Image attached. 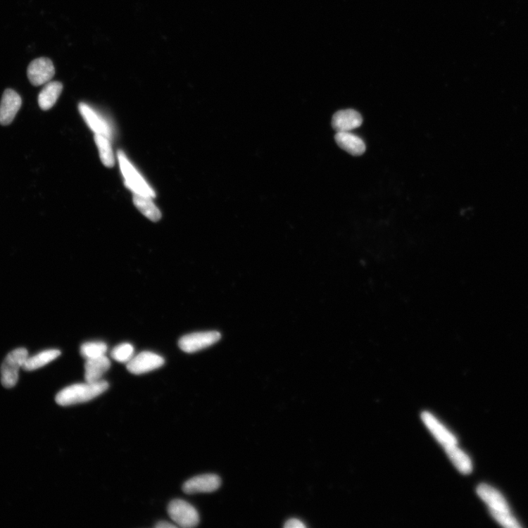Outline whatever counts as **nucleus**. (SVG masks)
<instances>
[{
  "instance_id": "21",
  "label": "nucleus",
  "mask_w": 528,
  "mask_h": 528,
  "mask_svg": "<svg viewBox=\"0 0 528 528\" xmlns=\"http://www.w3.org/2000/svg\"><path fill=\"white\" fill-rule=\"evenodd\" d=\"M107 351L108 346L103 342H87L80 348L81 355L86 360L103 356Z\"/></svg>"
},
{
  "instance_id": "8",
  "label": "nucleus",
  "mask_w": 528,
  "mask_h": 528,
  "mask_svg": "<svg viewBox=\"0 0 528 528\" xmlns=\"http://www.w3.org/2000/svg\"><path fill=\"white\" fill-rule=\"evenodd\" d=\"M422 420L433 434L437 442L445 449L457 446V439L433 415L425 412L421 415Z\"/></svg>"
},
{
  "instance_id": "15",
  "label": "nucleus",
  "mask_w": 528,
  "mask_h": 528,
  "mask_svg": "<svg viewBox=\"0 0 528 528\" xmlns=\"http://www.w3.org/2000/svg\"><path fill=\"white\" fill-rule=\"evenodd\" d=\"M334 139L341 149L351 155L360 156L365 151L364 141L351 132H337Z\"/></svg>"
},
{
  "instance_id": "11",
  "label": "nucleus",
  "mask_w": 528,
  "mask_h": 528,
  "mask_svg": "<svg viewBox=\"0 0 528 528\" xmlns=\"http://www.w3.org/2000/svg\"><path fill=\"white\" fill-rule=\"evenodd\" d=\"M79 111L88 127L97 134L103 135L111 139L112 130L107 121L98 114L89 105L81 102Z\"/></svg>"
},
{
  "instance_id": "23",
  "label": "nucleus",
  "mask_w": 528,
  "mask_h": 528,
  "mask_svg": "<svg viewBox=\"0 0 528 528\" xmlns=\"http://www.w3.org/2000/svg\"><path fill=\"white\" fill-rule=\"evenodd\" d=\"M489 513L492 517L503 527L508 528H519L521 527L510 513L495 512V510H489Z\"/></svg>"
},
{
  "instance_id": "2",
  "label": "nucleus",
  "mask_w": 528,
  "mask_h": 528,
  "mask_svg": "<svg viewBox=\"0 0 528 528\" xmlns=\"http://www.w3.org/2000/svg\"><path fill=\"white\" fill-rule=\"evenodd\" d=\"M118 158L126 187L132 191L134 194H139V195L154 199L156 197V192L143 178V176L132 165L125 152L118 151Z\"/></svg>"
},
{
  "instance_id": "9",
  "label": "nucleus",
  "mask_w": 528,
  "mask_h": 528,
  "mask_svg": "<svg viewBox=\"0 0 528 528\" xmlns=\"http://www.w3.org/2000/svg\"><path fill=\"white\" fill-rule=\"evenodd\" d=\"M21 96L12 89H6L0 102V125L8 126L21 108Z\"/></svg>"
},
{
  "instance_id": "18",
  "label": "nucleus",
  "mask_w": 528,
  "mask_h": 528,
  "mask_svg": "<svg viewBox=\"0 0 528 528\" xmlns=\"http://www.w3.org/2000/svg\"><path fill=\"white\" fill-rule=\"evenodd\" d=\"M61 355V352L58 349L43 351L37 356L28 357L23 365V369L27 372L34 371L55 360Z\"/></svg>"
},
{
  "instance_id": "24",
  "label": "nucleus",
  "mask_w": 528,
  "mask_h": 528,
  "mask_svg": "<svg viewBox=\"0 0 528 528\" xmlns=\"http://www.w3.org/2000/svg\"><path fill=\"white\" fill-rule=\"evenodd\" d=\"M284 527L287 528H304L306 527V525L301 520L291 519L286 522Z\"/></svg>"
},
{
  "instance_id": "19",
  "label": "nucleus",
  "mask_w": 528,
  "mask_h": 528,
  "mask_svg": "<svg viewBox=\"0 0 528 528\" xmlns=\"http://www.w3.org/2000/svg\"><path fill=\"white\" fill-rule=\"evenodd\" d=\"M445 450L449 459L458 470L466 474L472 472V465L470 457L459 447L454 446Z\"/></svg>"
},
{
  "instance_id": "16",
  "label": "nucleus",
  "mask_w": 528,
  "mask_h": 528,
  "mask_svg": "<svg viewBox=\"0 0 528 528\" xmlns=\"http://www.w3.org/2000/svg\"><path fill=\"white\" fill-rule=\"evenodd\" d=\"M63 84L59 82L46 83L39 96L40 108L46 111L54 107L63 92Z\"/></svg>"
},
{
  "instance_id": "20",
  "label": "nucleus",
  "mask_w": 528,
  "mask_h": 528,
  "mask_svg": "<svg viewBox=\"0 0 528 528\" xmlns=\"http://www.w3.org/2000/svg\"><path fill=\"white\" fill-rule=\"evenodd\" d=\"M94 140L103 165L107 168L114 167L115 161L111 139L103 135L95 134Z\"/></svg>"
},
{
  "instance_id": "10",
  "label": "nucleus",
  "mask_w": 528,
  "mask_h": 528,
  "mask_svg": "<svg viewBox=\"0 0 528 528\" xmlns=\"http://www.w3.org/2000/svg\"><path fill=\"white\" fill-rule=\"evenodd\" d=\"M221 485V479L215 474L199 475L186 482L183 490L187 494L195 493L213 492L218 490Z\"/></svg>"
},
{
  "instance_id": "14",
  "label": "nucleus",
  "mask_w": 528,
  "mask_h": 528,
  "mask_svg": "<svg viewBox=\"0 0 528 528\" xmlns=\"http://www.w3.org/2000/svg\"><path fill=\"white\" fill-rule=\"evenodd\" d=\"M111 365V360L105 356L87 360L84 365V379L87 382L101 381L103 375L108 371Z\"/></svg>"
},
{
  "instance_id": "4",
  "label": "nucleus",
  "mask_w": 528,
  "mask_h": 528,
  "mask_svg": "<svg viewBox=\"0 0 528 528\" xmlns=\"http://www.w3.org/2000/svg\"><path fill=\"white\" fill-rule=\"evenodd\" d=\"M168 515L179 527L190 528L199 524L198 510L183 500H174L168 505Z\"/></svg>"
},
{
  "instance_id": "12",
  "label": "nucleus",
  "mask_w": 528,
  "mask_h": 528,
  "mask_svg": "<svg viewBox=\"0 0 528 528\" xmlns=\"http://www.w3.org/2000/svg\"><path fill=\"white\" fill-rule=\"evenodd\" d=\"M363 117L354 110H344L333 115L332 126L337 132H351L361 126Z\"/></svg>"
},
{
  "instance_id": "13",
  "label": "nucleus",
  "mask_w": 528,
  "mask_h": 528,
  "mask_svg": "<svg viewBox=\"0 0 528 528\" xmlns=\"http://www.w3.org/2000/svg\"><path fill=\"white\" fill-rule=\"evenodd\" d=\"M477 494L488 505L489 510L510 513L505 499L494 488L487 484H481L477 488Z\"/></svg>"
},
{
  "instance_id": "25",
  "label": "nucleus",
  "mask_w": 528,
  "mask_h": 528,
  "mask_svg": "<svg viewBox=\"0 0 528 528\" xmlns=\"http://www.w3.org/2000/svg\"><path fill=\"white\" fill-rule=\"evenodd\" d=\"M177 526L168 522H160L155 525V527L156 528H175Z\"/></svg>"
},
{
  "instance_id": "1",
  "label": "nucleus",
  "mask_w": 528,
  "mask_h": 528,
  "mask_svg": "<svg viewBox=\"0 0 528 528\" xmlns=\"http://www.w3.org/2000/svg\"><path fill=\"white\" fill-rule=\"evenodd\" d=\"M109 384L101 380L97 382L75 384L65 387L56 396V401L61 406H70L89 401L107 391Z\"/></svg>"
},
{
  "instance_id": "17",
  "label": "nucleus",
  "mask_w": 528,
  "mask_h": 528,
  "mask_svg": "<svg viewBox=\"0 0 528 528\" xmlns=\"http://www.w3.org/2000/svg\"><path fill=\"white\" fill-rule=\"evenodd\" d=\"M133 203L135 207L146 218L156 222L162 218V213L153 201V198L134 194Z\"/></svg>"
},
{
  "instance_id": "22",
  "label": "nucleus",
  "mask_w": 528,
  "mask_h": 528,
  "mask_svg": "<svg viewBox=\"0 0 528 528\" xmlns=\"http://www.w3.org/2000/svg\"><path fill=\"white\" fill-rule=\"evenodd\" d=\"M134 354V346L129 343H123L115 346L111 351V357L122 363H129Z\"/></svg>"
},
{
  "instance_id": "6",
  "label": "nucleus",
  "mask_w": 528,
  "mask_h": 528,
  "mask_svg": "<svg viewBox=\"0 0 528 528\" xmlns=\"http://www.w3.org/2000/svg\"><path fill=\"white\" fill-rule=\"evenodd\" d=\"M165 360L161 356L151 351H143L127 363L128 371L136 375H144L161 367Z\"/></svg>"
},
{
  "instance_id": "7",
  "label": "nucleus",
  "mask_w": 528,
  "mask_h": 528,
  "mask_svg": "<svg viewBox=\"0 0 528 528\" xmlns=\"http://www.w3.org/2000/svg\"><path fill=\"white\" fill-rule=\"evenodd\" d=\"M56 69L51 61L40 58L32 61L27 68V77L34 86H40L49 82L55 76Z\"/></svg>"
},
{
  "instance_id": "5",
  "label": "nucleus",
  "mask_w": 528,
  "mask_h": 528,
  "mask_svg": "<svg viewBox=\"0 0 528 528\" xmlns=\"http://www.w3.org/2000/svg\"><path fill=\"white\" fill-rule=\"evenodd\" d=\"M220 339L221 334L217 331L191 333L180 340L179 346L187 353H194L214 345Z\"/></svg>"
},
{
  "instance_id": "3",
  "label": "nucleus",
  "mask_w": 528,
  "mask_h": 528,
  "mask_svg": "<svg viewBox=\"0 0 528 528\" xmlns=\"http://www.w3.org/2000/svg\"><path fill=\"white\" fill-rule=\"evenodd\" d=\"M29 357L24 348H16L6 356L1 366V382L6 389H12L19 380L20 370Z\"/></svg>"
}]
</instances>
